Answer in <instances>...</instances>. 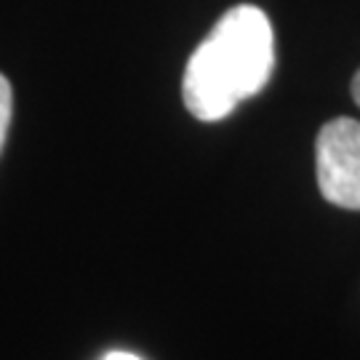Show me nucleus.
Wrapping results in <instances>:
<instances>
[{
    "instance_id": "nucleus-1",
    "label": "nucleus",
    "mask_w": 360,
    "mask_h": 360,
    "mask_svg": "<svg viewBox=\"0 0 360 360\" xmlns=\"http://www.w3.org/2000/svg\"><path fill=\"white\" fill-rule=\"evenodd\" d=\"M272 67L275 35L267 13L248 3L235 6L190 56L181 80L184 107L198 120L217 123L267 86Z\"/></svg>"
},
{
    "instance_id": "nucleus-2",
    "label": "nucleus",
    "mask_w": 360,
    "mask_h": 360,
    "mask_svg": "<svg viewBox=\"0 0 360 360\" xmlns=\"http://www.w3.org/2000/svg\"><path fill=\"white\" fill-rule=\"evenodd\" d=\"M315 168L328 203L360 211V120L334 117L323 126L315 142Z\"/></svg>"
},
{
    "instance_id": "nucleus-3",
    "label": "nucleus",
    "mask_w": 360,
    "mask_h": 360,
    "mask_svg": "<svg viewBox=\"0 0 360 360\" xmlns=\"http://www.w3.org/2000/svg\"><path fill=\"white\" fill-rule=\"evenodd\" d=\"M11 112H13V94L8 77L0 72V150L6 144V134L11 126Z\"/></svg>"
},
{
    "instance_id": "nucleus-4",
    "label": "nucleus",
    "mask_w": 360,
    "mask_h": 360,
    "mask_svg": "<svg viewBox=\"0 0 360 360\" xmlns=\"http://www.w3.org/2000/svg\"><path fill=\"white\" fill-rule=\"evenodd\" d=\"M104 360H142V358H136L131 352H110V355H104Z\"/></svg>"
},
{
    "instance_id": "nucleus-5",
    "label": "nucleus",
    "mask_w": 360,
    "mask_h": 360,
    "mask_svg": "<svg viewBox=\"0 0 360 360\" xmlns=\"http://www.w3.org/2000/svg\"><path fill=\"white\" fill-rule=\"evenodd\" d=\"M352 99H355V104L360 107V70L355 72V77H352Z\"/></svg>"
}]
</instances>
